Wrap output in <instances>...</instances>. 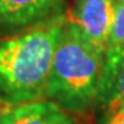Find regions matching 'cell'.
<instances>
[{"label":"cell","instance_id":"cell-1","mask_svg":"<svg viewBox=\"0 0 124 124\" xmlns=\"http://www.w3.org/2000/svg\"><path fill=\"white\" fill-rule=\"evenodd\" d=\"M65 13L0 41V101L7 106L44 99Z\"/></svg>","mask_w":124,"mask_h":124},{"label":"cell","instance_id":"cell-2","mask_svg":"<svg viewBox=\"0 0 124 124\" xmlns=\"http://www.w3.org/2000/svg\"><path fill=\"white\" fill-rule=\"evenodd\" d=\"M103 58L84 40L68 17L54 55L46 98L68 112H84L97 105L102 83Z\"/></svg>","mask_w":124,"mask_h":124},{"label":"cell","instance_id":"cell-3","mask_svg":"<svg viewBox=\"0 0 124 124\" xmlns=\"http://www.w3.org/2000/svg\"><path fill=\"white\" fill-rule=\"evenodd\" d=\"M115 8L116 0H75L69 17L84 40L102 58L106 53Z\"/></svg>","mask_w":124,"mask_h":124},{"label":"cell","instance_id":"cell-4","mask_svg":"<svg viewBox=\"0 0 124 124\" xmlns=\"http://www.w3.org/2000/svg\"><path fill=\"white\" fill-rule=\"evenodd\" d=\"M65 0H0V35L19 33L63 14Z\"/></svg>","mask_w":124,"mask_h":124},{"label":"cell","instance_id":"cell-5","mask_svg":"<svg viewBox=\"0 0 124 124\" xmlns=\"http://www.w3.org/2000/svg\"><path fill=\"white\" fill-rule=\"evenodd\" d=\"M0 124H79L66 109L44 98L6 106L0 112Z\"/></svg>","mask_w":124,"mask_h":124},{"label":"cell","instance_id":"cell-6","mask_svg":"<svg viewBox=\"0 0 124 124\" xmlns=\"http://www.w3.org/2000/svg\"><path fill=\"white\" fill-rule=\"evenodd\" d=\"M123 58H124V0H116L115 18H113V25H112V31L110 35H109V40H108L106 53H105V58H103L101 93H99L97 105H99L108 95Z\"/></svg>","mask_w":124,"mask_h":124},{"label":"cell","instance_id":"cell-7","mask_svg":"<svg viewBox=\"0 0 124 124\" xmlns=\"http://www.w3.org/2000/svg\"><path fill=\"white\" fill-rule=\"evenodd\" d=\"M102 110V123H105L112 115L124 108V58L120 63L116 77L105 99L99 103Z\"/></svg>","mask_w":124,"mask_h":124},{"label":"cell","instance_id":"cell-8","mask_svg":"<svg viewBox=\"0 0 124 124\" xmlns=\"http://www.w3.org/2000/svg\"><path fill=\"white\" fill-rule=\"evenodd\" d=\"M103 124H124V108L117 110L115 115H112Z\"/></svg>","mask_w":124,"mask_h":124}]
</instances>
